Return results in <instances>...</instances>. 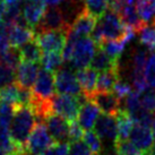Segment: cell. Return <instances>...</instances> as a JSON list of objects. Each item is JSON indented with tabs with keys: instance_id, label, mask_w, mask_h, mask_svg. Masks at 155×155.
Here are the masks:
<instances>
[{
	"instance_id": "8d00e7d4",
	"label": "cell",
	"mask_w": 155,
	"mask_h": 155,
	"mask_svg": "<svg viewBox=\"0 0 155 155\" xmlns=\"http://www.w3.org/2000/svg\"><path fill=\"white\" fill-rule=\"evenodd\" d=\"M82 126L79 125V122L77 121H70L69 122V143L76 142L82 139L84 136V131H83Z\"/></svg>"
},
{
	"instance_id": "f35d334b",
	"label": "cell",
	"mask_w": 155,
	"mask_h": 155,
	"mask_svg": "<svg viewBox=\"0 0 155 155\" xmlns=\"http://www.w3.org/2000/svg\"><path fill=\"white\" fill-rule=\"evenodd\" d=\"M45 1H47V4L51 5V6H57L61 2H65L66 0H45Z\"/></svg>"
},
{
	"instance_id": "d6986e66",
	"label": "cell",
	"mask_w": 155,
	"mask_h": 155,
	"mask_svg": "<svg viewBox=\"0 0 155 155\" xmlns=\"http://www.w3.org/2000/svg\"><path fill=\"white\" fill-rule=\"evenodd\" d=\"M91 67L96 71H105L112 69H120V62L112 59L102 48L96 45L94 57L91 61Z\"/></svg>"
},
{
	"instance_id": "ee69618b",
	"label": "cell",
	"mask_w": 155,
	"mask_h": 155,
	"mask_svg": "<svg viewBox=\"0 0 155 155\" xmlns=\"http://www.w3.org/2000/svg\"><path fill=\"white\" fill-rule=\"evenodd\" d=\"M154 51H155V49H154ZM154 51H153V52H154Z\"/></svg>"
},
{
	"instance_id": "ac0fdd59",
	"label": "cell",
	"mask_w": 155,
	"mask_h": 155,
	"mask_svg": "<svg viewBox=\"0 0 155 155\" xmlns=\"http://www.w3.org/2000/svg\"><path fill=\"white\" fill-rule=\"evenodd\" d=\"M9 42L12 47L19 48L35 39V31L27 26L12 24L8 26Z\"/></svg>"
},
{
	"instance_id": "8fae6325",
	"label": "cell",
	"mask_w": 155,
	"mask_h": 155,
	"mask_svg": "<svg viewBox=\"0 0 155 155\" xmlns=\"http://www.w3.org/2000/svg\"><path fill=\"white\" fill-rule=\"evenodd\" d=\"M47 5L45 0H24L22 15L28 26L34 31L47 12Z\"/></svg>"
},
{
	"instance_id": "74e56055",
	"label": "cell",
	"mask_w": 155,
	"mask_h": 155,
	"mask_svg": "<svg viewBox=\"0 0 155 155\" xmlns=\"http://www.w3.org/2000/svg\"><path fill=\"white\" fill-rule=\"evenodd\" d=\"M10 47L8 34V26L4 22L0 24V54Z\"/></svg>"
},
{
	"instance_id": "cb8c5ba5",
	"label": "cell",
	"mask_w": 155,
	"mask_h": 155,
	"mask_svg": "<svg viewBox=\"0 0 155 155\" xmlns=\"http://www.w3.org/2000/svg\"><path fill=\"white\" fill-rule=\"evenodd\" d=\"M110 0H85L84 9L95 18H101L110 8Z\"/></svg>"
},
{
	"instance_id": "603a6c76",
	"label": "cell",
	"mask_w": 155,
	"mask_h": 155,
	"mask_svg": "<svg viewBox=\"0 0 155 155\" xmlns=\"http://www.w3.org/2000/svg\"><path fill=\"white\" fill-rule=\"evenodd\" d=\"M64 56L61 52H44L41 58V64L43 66L44 69H47L49 71L56 73L61 68V66L64 64Z\"/></svg>"
},
{
	"instance_id": "e575fe53",
	"label": "cell",
	"mask_w": 155,
	"mask_h": 155,
	"mask_svg": "<svg viewBox=\"0 0 155 155\" xmlns=\"http://www.w3.org/2000/svg\"><path fill=\"white\" fill-rule=\"evenodd\" d=\"M69 155H93V152L84 140L79 139L71 142L69 145Z\"/></svg>"
},
{
	"instance_id": "ffe728a7",
	"label": "cell",
	"mask_w": 155,
	"mask_h": 155,
	"mask_svg": "<svg viewBox=\"0 0 155 155\" xmlns=\"http://www.w3.org/2000/svg\"><path fill=\"white\" fill-rule=\"evenodd\" d=\"M117 128H118V136L116 140H127L129 138L131 130L134 128L133 118L127 109H119L116 114Z\"/></svg>"
},
{
	"instance_id": "4316f807",
	"label": "cell",
	"mask_w": 155,
	"mask_h": 155,
	"mask_svg": "<svg viewBox=\"0 0 155 155\" xmlns=\"http://www.w3.org/2000/svg\"><path fill=\"white\" fill-rule=\"evenodd\" d=\"M139 33V41L143 45L148 48L150 51H154L155 49V24H146Z\"/></svg>"
},
{
	"instance_id": "484cf974",
	"label": "cell",
	"mask_w": 155,
	"mask_h": 155,
	"mask_svg": "<svg viewBox=\"0 0 155 155\" xmlns=\"http://www.w3.org/2000/svg\"><path fill=\"white\" fill-rule=\"evenodd\" d=\"M22 56H21V50L16 47H10L0 54V62L5 65L9 66L14 69H17V67L21 65Z\"/></svg>"
},
{
	"instance_id": "836d02e7",
	"label": "cell",
	"mask_w": 155,
	"mask_h": 155,
	"mask_svg": "<svg viewBox=\"0 0 155 155\" xmlns=\"http://www.w3.org/2000/svg\"><path fill=\"white\" fill-rule=\"evenodd\" d=\"M42 155H69V143L68 142L52 143Z\"/></svg>"
},
{
	"instance_id": "d590c367",
	"label": "cell",
	"mask_w": 155,
	"mask_h": 155,
	"mask_svg": "<svg viewBox=\"0 0 155 155\" xmlns=\"http://www.w3.org/2000/svg\"><path fill=\"white\" fill-rule=\"evenodd\" d=\"M112 92H113L120 100H124V99H126L133 91H131V86H130L128 83H126L125 81H122L121 78H119L116 82V84H114L113 88H112Z\"/></svg>"
},
{
	"instance_id": "d4e9b609",
	"label": "cell",
	"mask_w": 155,
	"mask_h": 155,
	"mask_svg": "<svg viewBox=\"0 0 155 155\" xmlns=\"http://www.w3.org/2000/svg\"><path fill=\"white\" fill-rule=\"evenodd\" d=\"M137 12L145 24L155 19V0H137Z\"/></svg>"
},
{
	"instance_id": "52a82bcc",
	"label": "cell",
	"mask_w": 155,
	"mask_h": 155,
	"mask_svg": "<svg viewBox=\"0 0 155 155\" xmlns=\"http://www.w3.org/2000/svg\"><path fill=\"white\" fill-rule=\"evenodd\" d=\"M69 24L66 19L64 12L60 7L52 6L47 12L44 13L43 17L36 26V32L35 34L41 33V32H47V31H56V30H68Z\"/></svg>"
},
{
	"instance_id": "4fadbf2b",
	"label": "cell",
	"mask_w": 155,
	"mask_h": 155,
	"mask_svg": "<svg viewBox=\"0 0 155 155\" xmlns=\"http://www.w3.org/2000/svg\"><path fill=\"white\" fill-rule=\"evenodd\" d=\"M88 100H92L99 107L102 113L116 116L117 112L120 109L121 100L112 91L111 92H97L96 91Z\"/></svg>"
},
{
	"instance_id": "7bdbcfd3",
	"label": "cell",
	"mask_w": 155,
	"mask_h": 155,
	"mask_svg": "<svg viewBox=\"0 0 155 155\" xmlns=\"http://www.w3.org/2000/svg\"><path fill=\"white\" fill-rule=\"evenodd\" d=\"M153 23H154V24H155V19H154V22H153Z\"/></svg>"
},
{
	"instance_id": "1f68e13d",
	"label": "cell",
	"mask_w": 155,
	"mask_h": 155,
	"mask_svg": "<svg viewBox=\"0 0 155 155\" xmlns=\"http://www.w3.org/2000/svg\"><path fill=\"white\" fill-rule=\"evenodd\" d=\"M16 82V69L0 62V90Z\"/></svg>"
},
{
	"instance_id": "d6a6232c",
	"label": "cell",
	"mask_w": 155,
	"mask_h": 155,
	"mask_svg": "<svg viewBox=\"0 0 155 155\" xmlns=\"http://www.w3.org/2000/svg\"><path fill=\"white\" fill-rule=\"evenodd\" d=\"M145 78L148 87L155 90V52L151 51L145 67Z\"/></svg>"
},
{
	"instance_id": "9c48e42d",
	"label": "cell",
	"mask_w": 155,
	"mask_h": 155,
	"mask_svg": "<svg viewBox=\"0 0 155 155\" xmlns=\"http://www.w3.org/2000/svg\"><path fill=\"white\" fill-rule=\"evenodd\" d=\"M54 142H69V121L54 112L49 113L42 120Z\"/></svg>"
},
{
	"instance_id": "7c38bea8",
	"label": "cell",
	"mask_w": 155,
	"mask_h": 155,
	"mask_svg": "<svg viewBox=\"0 0 155 155\" xmlns=\"http://www.w3.org/2000/svg\"><path fill=\"white\" fill-rule=\"evenodd\" d=\"M96 25V18L87 13L84 9L83 12L77 15V17L74 19L71 25L69 26L68 33L76 36L78 39L88 36L93 33V31Z\"/></svg>"
},
{
	"instance_id": "f6af8a7d",
	"label": "cell",
	"mask_w": 155,
	"mask_h": 155,
	"mask_svg": "<svg viewBox=\"0 0 155 155\" xmlns=\"http://www.w3.org/2000/svg\"><path fill=\"white\" fill-rule=\"evenodd\" d=\"M100 155H101V154H100Z\"/></svg>"
},
{
	"instance_id": "30bf717a",
	"label": "cell",
	"mask_w": 155,
	"mask_h": 155,
	"mask_svg": "<svg viewBox=\"0 0 155 155\" xmlns=\"http://www.w3.org/2000/svg\"><path fill=\"white\" fill-rule=\"evenodd\" d=\"M150 127L151 126L136 124V126L133 128L131 134L129 136L130 142L133 143L137 148L144 152L145 155L151 153L155 146L154 135H153V131Z\"/></svg>"
},
{
	"instance_id": "44dd1931",
	"label": "cell",
	"mask_w": 155,
	"mask_h": 155,
	"mask_svg": "<svg viewBox=\"0 0 155 155\" xmlns=\"http://www.w3.org/2000/svg\"><path fill=\"white\" fill-rule=\"evenodd\" d=\"M119 78H120V69L101 71V74L97 76L96 91L97 92H111Z\"/></svg>"
},
{
	"instance_id": "5b68a950",
	"label": "cell",
	"mask_w": 155,
	"mask_h": 155,
	"mask_svg": "<svg viewBox=\"0 0 155 155\" xmlns=\"http://www.w3.org/2000/svg\"><path fill=\"white\" fill-rule=\"evenodd\" d=\"M95 50H96V44L92 38L87 36L81 38L75 44L70 62L76 69L86 68L87 66L91 65Z\"/></svg>"
},
{
	"instance_id": "9a60e30c",
	"label": "cell",
	"mask_w": 155,
	"mask_h": 155,
	"mask_svg": "<svg viewBox=\"0 0 155 155\" xmlns=\"http://www.w3.org/2000/svg\"><path fill=\"white\" fill-rule=\"evenodd\" d=\"M94 129L101 139H110L116 142L117 136H118L116 116L107 114V113L100 114L94 125Z\"/></svg>"
},
{
	"instance_id": "6da1fadb",
	"label": "cell",
	"mask_w": 155,
	"mask_h": 155,
	"mask_svg": "<svg viewBox=\"0 0 155 155\" xmlns=\"http://www.w3.org/2000/svg\"><path fill=\"white\" fill-rule=\"evenodd\" d=\"M130 31L134 30L129 28L122 22L120 16L110 9L102 17L99 18V22L92 33V39L94 40L96 45H100L104 41L125 39Z\"/></svg>"
},
{
	"instance_id": "4dcf8cb0",
	"label": "cell",
	"mask_w": 155,
	"mask_h": 155,
	"mask_svg": "<svg viewBox=\"0 0 155 155\" xmlns=\"http://www.w3.org/2000/svg\"><path fill=\"white\" fill-rule=\"evenodd\" d=\"M84 142L87 144V146L91 148V151L93 152V154L100 155L102 152V140L97 134L92 130H87L84 133L83 136Z\"/></svg>"
},
{
	"instance_id": "83f0119b",
	"label": "cell",
	"mask_w": 155,
	"mask_h": 155,
	"mask_svg": "<svg viewBox=\"0 0 155 155\" xmlns=\"http://www.w3.org/2000/svg\"><path fill=\"white\" fill-rule=\"evenodd\" d=\"M16 107L8 102L0 101V127L2 128H10L12 121L14 118Z\"/></svg>"
},
{
	"instance_id": "8992f818",
	"label": "cell",
	"mask_w": 155,
	"mask_h": 155,
	"mask_svg": "<svg viewBox=\"0 0 155 155\" xmlns=\"http://www.w3.org/2000/svg\"><path fill=\"white\" fill-rule=\"evenodd\" d=\"M67 31L68 30L41 32L35 34V39L43 52H62L67 43Z\"/></svg>"
},
{
	"instance_id": "5bb4252c",
	"label": "cell",
	"mask_w": 155,
	"mask_h": 155,
	"mask_svg": "<svg viewBox=\"0 0 155 155\" xmlns=\"http://www.w3.org/2000/svg\"><path fill=\"white\" fill-rule=\"evenodd\" d=\"M40 71V67L36 62L23 61L16 69V83L23 88H31L34 85Z\"/></svg>"
},
{
	"instance_id": "2e32d148",
	"label": "cell",
	"mask_w": 155,
	"mask_h": 155,
	"mask_svg": "<svg viewBox=\"0 0 155 155\" xmlns=\"http://www.w3.org/2000/svg\"><path fill=\"white\" fill-rule=\"evenodd\" d=\"M97 73L96 70L91 68L78 69L76 73V77L82 87L83 94L86 96V99H91V96L96 92V82H97Z\"/></svg>"
},
{
	"instance_id": "ab89813d",
	"label": "cell",
	"mask_w": 155,
	"mask_h": 155,
	"mask_svg": "<svg viewBox=\"0 0 155 155\" xmlns=\"http://www.w3.org/2000/svg\"><path fill=\"white\" fill-rule=\"evenodd\" d=\"M22 0H5L6 5H15V4H21Z\"/></svg>"
},
{
	"instance_id": "60d3db41",
	"label": "cell",
	"mask_w": 155,
	"mask_h": 155,
	"mask_svg": "<svg viewBox=\"0 0 155 155\" xmlns=\"http://www.w3.org/2000/svg\"><path fill=\"white\" fill-rule=\"evenodd\" d=\"M152 131H153V135H154V138H155V118L153 122H152Z\"/></svg>"
},
{
	"instance_id": "f546056e",
	"label": "cell",
	"mask_w": 155,
	"mask_h": 155,
	"mask_svg": "<svg viewBox=\"0 0 155 155\" xmlns=\"http://www.w3.org/2000/svg\"><path fill=\"white\" fill-rule=\"evenodd\" d=\"M114 153L116 155H145L139 148L128 140H116L114 142Z\"/></svg>"
},
{
	"instance_id": "ba28073f",
	"label": "cell",
	"mask_w": 155,
	"mask_h": 155,
	"mask_svg": "<svg viewBox=\"0 0 155 155\" xmlns=\"http://www.w3.org/2000/svg\"><path fill=\"white\" fill-rule=\"evenodd\" d=\"M56 75V91L59 94L75 95L83 94L82 87L77 81L76 75L69 69H59Z\"/></svg>"
},
{
	"instance_id": "7402d4cb",
	"label": "cell",
	"mask_w": 155,
	"mask_h": 155,
	"mask_svg": "<svg viewBox=\"0 0 155 155\" xmlns=\"http://www.w3.org/2000/svg\"><path fill=\"white\" fill-rule=\"evenodd\" d=\"M21 50V56H22V61H27V62H39L42 58V50L40 48L36 39H33L32 41L22 45Z\"/></svg>"
},
{
	"instance_id": "3957f363",
	"label": "cell",
	"mask_w": 155,
	"mask_h": 155,
	"mask_svg": "<svg viewBox=\"0 0 155 155\" xmlns=\"http://www.w3.org/2000/svg\"><path fill=\"white\" fill-rule=\"evenodd\" d=\"M86 100V96L84 94L79 96L67 94L53 95V97L50 100V109L51 112L64 117L70 122L77 119L81 107Z\"/></svg>"
},
{
	"instance_id": "277c9868",
	"label": "cell",
	"mask_w": 155,
	"mask_h": 155,
	"mask_svg": "<svg viewBox=\"0 0 155 155\" xmlns=\"http://www.w3.org/2000/svg\"><path fill=\"white\" fill-rule=\"evenodd\" d=\"M54 142L43 121L36 122L25 145L28 155H42L48 147Z\"/></svg>"
},
{
	"instance_id": "f1b7e54d",
	"label": "cell",
	"mask_w": 155,
	"mask_h": 155,
	"mask_svg": "<svg viewBox=\"0 0 155 155\" xmlns=\"http://www.w3.org/2000/svg\"><path fill=\"white\" fill-rule=\"evenodd\" d=\"M18 100H19V86L17 83L8 85L0 90V101L2 102H8L17 107Z\"/></svg>"
},
{
	"instance_id": "b9f144b4",
	"label": "cell",
	"mask_w": 155,
	"mask_h": 155,
	"mask_svg": "<svg viewBox=\"0 0 155 155\" xmlns=\"http://www.w3.org/2000/svg\"><path fill=\"white\" fill-rule=\"evenodd\" d=\"M146 155H155V146H154V148H153V151H152L151 153H148V154H146Z\"/></svg>"
},
{
	"instance_id": "e0dca14e",
	"label": "cell",
	"mask_w": 155,
	"mask_h": 155,
	"mask_svg": "<svg viewBox=\"0 0 155 155\" xmlns=\"http://www.w3.org/2000/svg\"><path fill=\"white\" fill-rule=\"evenodd\" d=\"M101 110L99 107L92 101L87 99L81 107L79 114H78V122L84 129L91 130L94 127L95 122L100 116Z\"/></svg>"
},
{
	"instance_id": "7a4b0ae2",
	"label": "cell",
	"mask_w": 155,
	"mask_h": 155,
	"mask_svg": "<svg viewBox=\"0 0 155 155\" xmlns=\"http://www.w3.org/2000/svg\"><path fill=\"white\" fill-rule=\"evenodd\" d=\"M36 120L38 116L32 107H16L9 133L17 146L25 148L26 142L36 125Z\"/></svg>"
}]
</instances>
